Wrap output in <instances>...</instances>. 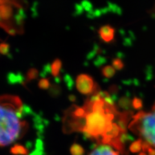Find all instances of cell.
Wrapping results in <instances>:
<instances>
[{"instance_id":"cell-1","label":"cell","mask_w":155,"mask_h":155,"mask_svg":"<svg viewBox=\"0 0 155 155\" xmlns=\"http://www.w3.org/2000/svg\"><path fill=\"white\" fill-rule=\"evenodd\" d=\"M32 113V109L23 105L18 96H0V147L12 143L25 134L28 125L22 119Z\"/></svg>"},{"instance_id":"cell-2","label":"cell","mask_w":155,"mask_h":155,"mask_svg":"<svg viewBox=\"0 0 155 155\" xmlns=\"http://www.w3.org/2000/svg\"><path fill=\"white\" fill-rule=\"evenodd\" d=\"M21 2L0 0V27L12 36L22 34L26 14Z\"/></svg>"},{"instance_id":"cell-3","label":"cell","mask_w":155,"mask_h":155,"mask_svg":"<svg viewBox=\"0 0 155 155\" xmlns=\"http://www.w3.org/2000/svg\"><path fill=\"white\" fill-rule=\"evenodd\" d=\"M85 112V127L82 133L85 138L95 140L99 145L101 137L112 128V121L107 116L105 109L100 111Z\"/></svg>"},{"instance_id":"cell-4","label":"cell","mask_w":155,"mask_h":155,"mask_svg":"<svg viewBox=\"0 0 155 155\" xmlns=\"http://www.w3.org/2000/svg\"><path fill=\"white\" fill-rule=\"evenodd\" d=\"M133 118L129 129L155 147V111L151 113L140 111Z\"/></svg>"},{"instance_id":"cell-5","label":"cell","mask_w":155,"mask_h":155,"mask_svg":"<svg viewBox=\"0 0 155 155\" xmlns=\"http://www.w3.org/2000/svg\"><path fill=\"white\" fill-rule=\"evenodd\" d=\"M76 85L78 91L85 95L96 94L101 91L99 85L94 82L92 77L85 74H80L77 77Z\"/></svg>"},{"instance_id":"cell-6","label":"cell","mask_w":155,"mask_h":155,"mask_svg":"<svg viewBox=\"0 0 155 155\" xmlns=\"http://www.w3.org/2000/svg\"><path fill=\"white\" fill-rule=\"evenodd\" d=\"M89 155H120V153L108 145L101 144L96 146Z\"/></svg>"},{"instance_id":"cell-7","label":"cell","mask_w":155,"mask_h":155,"mask_svg":"<svg viewBox=\"0 0 155 155\" xmlns=\"http://www.w3.org/2000/svg\"><path fill=\"white\" fill-rule=\"evenodd\" d=\"M100 38L107 43L113 40L114 36V29L110 25H105L101 27L98 31Z\"/></svg>"},{"instance_id":"cell-8","label":"cell","mask_w":155,"mask_h":155,"mask_svg":"<svg viewBox=\"0 0 155 155\" xmlns=\"http://www.w3.org/2000/svg\"><path fill=\"white\" fill-rule=\"evenodd\" d=\"M119 32L123 38L124 45L126 47L132 46L134 41L135 40L134 34L131 31H129L127 33H126L124 29H120Z\"/></svg>"},{"instance_id":"cell-9","label":"cell","mask_w":155,"mask_h":155,"mask_svg":"<svg viewBox=\"0 0 155 155\" xmlns=\"http://www.w3.org/2000/svg\"><path fill=\"white\" fill-rule=\"evenodd\" d=\"M118 105L119 107L125 110V111L130 110L132 107V100L130 98V94L129 92L126 93L125 96H122L118 100Z\"/></svg>"},{"instance_id":"cell-10","label":"cell","mask_w":155,"mask_h":155,"mask_svg":"<svg viewBox=\"0 0 155 155\" xmlns=\"http://www.w3.org/2000/svg\"><path fill=\"white\" fill-rule=\"evenodd\" d=\"M62 62L60 59H56L53 61L51 65V71L52 75L54 76L55 78H60V72L61 69Z\"/></svg>"},{"instance_id":"cell-11","label":"cell","mask_w":155,"mask_h":155,"mask_svg":"<svg viewBox=\"0 0 155 155\" xmlns=\"http://www.w3.org/2000/svg\"><path fill=\"white\" fill-rule=\"evenodd\" d=\"M7 80L10 84H25V82L23 81V77L20 73H9L7 76Z\"/></svg>"},{"instance_id":"cell-12","label":"cell","mask_w":155,"mask_h":155,"mask_svg":"<svg viewBox=\"0 0 155 155\" xmlns=\"http://www.w3.org/2000/svg\"><path fill=\"white\" fill-rule=\"evenodd\" d=\"M11 153L14 155H27L28 150L22 145L16 144L11 148Z\"/></svg>"},{"instance_id":"cell-13","label":"cell","mask_w":155,"mask_h":155,"mask_svg":"<svg viewBox=\"0 0 155 155\" xmlns=\"http://www.w3.org/2000/svg\"><path fill=\"white\" fill-rule=\"evenodd\" d=\"M104 50L101 49V48L99 47V45L97 44V43H94L93 49H92L88 53V54H87V60H92L93 58H94L95 57L96 55L102 54V53H104Z\"/></svg>"},{"instance_id":"cell-14","label":"cell","mask_w":155,"mask_h":155,"mask_svg":"<svg viewBox=\"0 0 155 155\" xmlns=\"http://www.w3.org/2000/svg\"><path fill=\"white\" fill-rule=\"evenodd\" d=\"M101 74L106 78H112L113 76H114L116 72L114 68L110 65L103 67L101 68Z\"/></svg>"},{"instance_id":"cell-15","label":"cell","mask_w":155,"mask_h":155,"mask_svg":"<svg viewBox=\"0 0 155 155\" xmlns=\"http://www.w3.org/2000/svg\"><path fill=\"white\" fill-rule=\"evenodd\" d=\"M142 143L143 142L142 139H138L137 140H136V141H134L131 144H130L129 147L130 151L133 153L140 152L142 149Z\"/></svg>"},{"instance_id":"cell-16","label":"cell","mask_w":155,"mask_h":155,"mask_svg":"<svg viewBox=\"0 0 155 155\" xmlns=\"http://www.w3.org/2000/svg\"><path fill=\"white\" fill-rule=\"evenodd\" d=\"M38 71L36 69H35V68H31V69H29L27 72L25 84L28 83L29 81H31L33 80L36 79L38 77Z\"/></svg>"},{"instance_id":"cell-17","label":"cell","mask_w":155,"mask_h":155,"mask_svg":"<svg viewBox=\"0 0 155 155\" xmlns=\"http://www.w3.org/2000/svg\"><path fill=\"white\" fill-rule=\"evenodd\" d=\"M70 152L72 155H84L85 151L80 144L73 143L70 148Z\"/></svg>"},{"instance_id":"cell-18","label":"cell","mask_w":155,"mask_h":155,"mask_svg":"<svg viewBox=\"0 0 155 155\" xmlns=\"http://www.w3.org/2000/svg\"><path fill=\"white\" fill-rule=\"evenodd\" d=\"M107 7L108 8L109 12H113L117 14L118 15H122V9L116 4L111 2H107Z\"/></svg>"},{"instance_id":"cell-19","label":"cell","mask_w":155,"mask_h":155,"mask_svg":"<svg viewBox=\"0 0 155 155\" xmlns=\"http://www.w3.org/2000/svg\"><path fill=\"white\" fill-rule=\"evenodd\" d=\"M107 61V59L106 57L98 55L94 60L93 64L95 67H100L102 65H104V64H105Z\"/></svg>"},{"instance_id":"cell-20","label":"cell","mask_w":155,"mask_h":155,"mask_svg":"<svg viewBox=\"0 0 155 155\" xmlns=\"http://www.w3.org/2000/svg\"><path fill=\"white\" fill-rule=\"evenodd\" d=\"M51 84L48 78H42L38 82V87L39 88L43 90L48 89L51 87Z\"/></svg>"},{"instance_id":"cell-21","label":"cell","mask_w":155,"mask_h":155,"mask_svg":"<svg viewBox=\"0 0 155 155\" xmlns=\"http://www.w3.org/2000/svg\"><path fill=\"white\" fill-rule=\"evenodd\" d=\"M112 64L114 69H116L118 71L122 70L124 67V64L122 61V60L118 58H115L112 60Z\"/></svg>"},{"instance_id":"cell-22","label":"cell","mask_w":155,"mask_h":155,"mask_svg":"<svg viewBox=\"0 0 155 155\" xmlns=\"http://www.w3.org/2000/svg\"><path fill=\"white\" fill-rule=\"evenodd\" d=\"M145 80L147 81H151L153 78V68L151 65H147L145 69Z\"/></svg>"},{"instance_id":"cell-23","label":"cell","mask_w":155,"mask_h":155,"mask_svg":"<svg viewBox=\"0 0 155 155\" xmlns=\"http://www.w3.org/2000/svg\"><path fill=\"white\" fill-rule=\"evenodd\" d=\"M61 89L60 88V87L58 86L57 85L53 84L49 88V93L52 97H56L58 95H60L61 93Z\"/></svg>"},{"instance_id":"cell-24","label":"cell","mask_w":155,"mask_h":155,"mask_svg":"<svg viewBox=\"0 0 155 155\" xmlns=\"http://www.w3.org/2000/svg\"><path fill=\"white\" fill-rule=\"evenodd\" d=\"M132 107L137 110L142 109L143 107L142 100L139 98H137V97H134L132 100Z\"/></svg>"},{"instance_id":"cell-25","label":"cell","mask_w":155,"mask_h":155,"mask_svg":"<svg viewBox=\"0 0 155 155\" xmlns=\"http://www.w3.org/2000/svg\"><path fill=\"white\" fill-rule=\"evenodd\" d=\"M43 151V143L40 140H38L36 142V149L31 155H42Z\"/></svg>"},{"instance_id":"cell-26","label":"cell","mask_w":155,"mask_h":155,"mask_svg":"<svg viewBox=\"0 0 155 155\" xmlns=\"http://www.w3.org/2000/svg\"><path fill=\"white\" fill-rule=\"evenodd\" d=\"M10 52V45L7 43H2L0 44V53L3 55H7Z\"/></svg>"},{"instance_id":"cell-27","label":"cell","mask_w":155,"mask_h":155,"mask_svg":"<svg viewBox=\"0 0 155 155\" xmlns=\"http://www.w3.org/2000/svg\"><path fill=\"white\" fill-rule=\"evenodd\" d=\"M64 81H65V84H66L67 87L69 88V90H71L72 88H73L74 81H73V80H72V78L70 75L66 74L64 76Z\"/></svg>"},{"instance_id":"cell-28","label":"cell","mask_w":155,"mask_h":155,"mask_svg":"<svg viewBox=\"0 0 155 155\" xmlns=\"http://www.w3.org/2000/svg\"><path fill=\"white\" fill-rule=\"evenodd\" d=\"M81 5L82 7L84 8L85 11H87L88 12H91V11L93 10V4H92L91 2H87V1H84L81 3Z\"/></svg>"},{"instance_id":"cell-29","label":"cell","mask_w":155,"mask_h":155,"mask_svg":"<svg viewBox=\"0 0 155 155\" xmlns=\"http://www.w3.org/2000/svg\"><path fill=\"white\" fill-rule=\"evenodd\" d=\"M119 92V87L116 85H112L109 87V93L110 95L117 94Z\"/></svg>"},{"instance_id":"cell-30","label":"cell","mask_w":155,"mask_h":155,"mask_svg":"<svg viewBox=\"0 0 155 155\" xmlns=\"http://www.w3.org/2000/svg\"><path fill=\"white\" fill-rule=\"evenodd\" d=\"M84 8L82 7L81 5H76L75 6V14L76 15H80L84 11Z\"/></svg>"},{"instance_id":"cell-31","label":"cell","mask_w":155,"mask_h":155,"mask_svg":"<svg viewBox=\"0 0 155 155\" xmlns=\"http://www.w3.org/2000/svg\"><path fill=\"white\" fill-rule=\"evenodd\" d=\"M151 147V145H150L147 142H143L142 143V149L143 151V153H146L148 152V150Z\"/></svg>"},{"instance_id":"cell-32","label":"cell","mask_w":155,"mask_h":155,"mask_svg":"<svg viewBox=\"0 0 155 155\" xmlns=\"http://www.w3.org/2000/svg\"><path fill=\"white\" fill-rule=\"evenodd\" d=\"M148 155H155V149L152 147L148 150Z\"/></svg>"},{"instance_id":"cell-33","label":"cell","mask_w":155,"mask_h":155,"mask_svg":"<svg viewBox=\"0 0 155 155\" xmlns=\"http://www.w3.org/2000/svg\"><path fill=\"white\" fill-rule=\"evenodd\" d=\"M69 99L71 101H72V102H74L76 100V97L73 94H71L69 96Z\"/></svg>"},{"instance_id":"cell-34","label":"cell","mask_w":155,"mask_h":155,"mask_svg":"<svg viewBox=\"0 0 155 155\" xmlns=\"http://www.w3.org/2000/svg\"><path fill=\"white\" fill-rule=\"evenodd\" d=\"M116 56H117L118 58H120V59L122 60V58H124V54L122 53V52H118L117 54H116Z\"/></svg>"},{"instance_id":"cell-35","label":"cell","mask_w":155,"mask_h":155,"mask_svg":"<svg viewBox=\"0 0 155 155\" xmlns=\"http://www.w3.org/2000/svg\"><path fill=\"white\" fill-rule=\"evenodd\" d=\"M152 110L153 111H155V102H154V105L153 106V107H152Z\"/></svg>"},{"instance_id":"cell-36","label":"cell","mask_w":155,"mask_h":155,"mask_svg":"<svg viewBox=\"0 0 155 155\" xmlns=\"http://www.w3.org/2000/svg\"><path fill=\"white\" fill-rule=\"evenodd\" d=\"M138 155H147V154H146V153H145L142 152V153H140Z\"/></svg>"}]
</instances>
